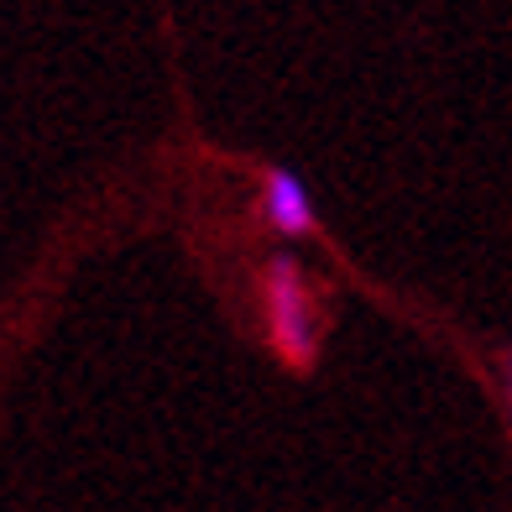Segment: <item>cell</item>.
I'll use <instances>...</instances> for the list:
<instances>
[{"mask_svg": "<svg viewBox=\"0 0 512 512\" xmlns=\"http://www.w3.org/2000/svg\"><path fill=\"white\" fill-rule=\"evenodd\" d=\"M262 220L272 230H283V236H309L319 225V215H314V199L304 189V178L288 173V168H272L262 178Z\"/></svg>", "mask_w": 512, "mask_h": 512, "instance_id": "obj_2", "label": "cell"}, {"mask_svg": "<svg viewBox=\"0 0 512 512\" xmlns=\"http://www.w3.org/2000/svg\"><path fill=\"white\" fill-rule=\"evenodd\" d=\"M262 304H267V335L293 371H309L319 351V324H314V298L293 256H272L262 277Z\"/></svg>", "mask_w": 512, "mask_h": 512, "instance_id": "obj_1", "label": "cell"}, {"mask_svg": "<svg viewBox=\"0 0 512 512\" xmlns=\"http://www.w3.org/2000/svg\"><path fill=\"white\" fill-rule=\"evenodd\" d=\"M502 392H507V408H512V351H507V361H502Z\"/></svg>", "mask_w": 512, "mask_h": 512, "instance_id": "obj_3", "label": "cell"}]
</instances>
